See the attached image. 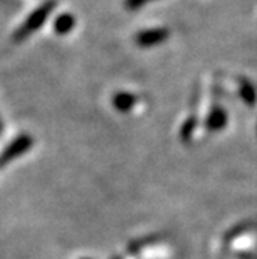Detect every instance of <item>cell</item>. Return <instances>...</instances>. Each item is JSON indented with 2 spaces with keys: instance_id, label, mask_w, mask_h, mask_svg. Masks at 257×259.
Instances as JSON below:
<instances>
[{
  "instance_id": "cell-1",
  "label": "cell",
  "mask_w": 257,
  "mask_h": 259,
  "mask_svg": "<svg viewBox=\"0 0 257 259\" xmlns=\"http://www.w3.org/2000/svg\"><path fill=\"white\" fill-rule=\"evenodd\" d=\"M56 7V2L55 0H50V2H45L43 5H40L36 11H33L30 14V17L23 22V25L16 31V40H22V39H27L31 33H34L36 30H39L43 22L48 19V16L53 13Z\"/></svg>"
},
{
  "instance_id": "cell-2",
  "label": "cell",
  "mask_w": 257,
  "mask_h": 259,
  "mask_svg": "<svg viewBox=\"0 0 257 259\" xmlns=\"http://www.w3.org/2000/svg\"><path fill=\"white\" fill-rule=\"evenodd\" d=\"M169 36V31L166 28H152V30H144L138 33L136 36V44L139 47H153L161 42H165Z\"/></svg>"
},
{
  "instance_id": "cell-3",
  "label": "cell",
  "mask_w": 257,
  "mask_h": 259,
  "mask_svg": "<svg viewBox=\"0 0 257 259\" xmlns=\"http://www.w3.org/2000/svg\"><path fill=\"white\" fill-rule=\"evenodd\" d=\"M30 146H31V138H30L28 135H22V137H19L13 145H10V146L5 149V152H4V155H2V160H0V164H4V163L13 160L14 157H17V155L23 154L25 151H28Z\"/></svg>"
},
{
  "instance_id": "cell-4",
  "label": "cell",
  "mask_w": 257,
  "mask_h": 259,
  "mask_svg": "<svg viewBox=\"0 0 257 259\" xmlns=\"http://www.w3.org/2000/svg\"><path fill=\"white\" fill-rule=\"evenodd\" d=\"M136 104V97L127 92H120L116 93L113 98V106L120 112H129L133 106Z\"/></svg>"
},
{
  "instance_id": "cell-5",
  "label": "cell",
  "mask_w": 257,
  "mask_h": 259,
  "mask_svg": "<svg viewBox=\"0 0 257 259\" xmlns=\"http://www.w3.org/2000/svg\"><path fill=\"white\" fill-rule=\"evenodd\" d=\"M75 28V17L72 14H61L55 22V30L58 34H67Z\"/></svg>"
},
{
  "instance_id": "cell-6",
  "label": "cell",
  "mask_w": 257,
  "mask_h": 259,
  "mask_svg": "<svg viewBox=\"0 0 257 259\" xmlns=\"http://www.w3.org/2000/svg\"><path fill=\"white\" fill-rule=\"evenodd\" d=\"M225 121H226V115L223 110L220 109H216L211 115H209V118H208V127H211V129H220L225 126Z\"/></svg>"
},
{
  "instance_id": "cell-7",
  "label": "cell",
  "mask_w": 257,
  "mask_h": 259,
  "mask_svg": "<svg viewBox=\"0 0 257 259\" xmlns=\"http://www.w3.org/2000/svg\"><path fill=\"white\" fill-rule=\"evenodd\" d=\"M149 2H153V0H127L126 5L130 8V10H135V8H139V7H143Z\"/></svg>"
},
{
  "instance_id": "cell-8",
  "label": "cell",
  "mask_w": 257,
  "mask_h": 259,
  "mask_svg": "<svg viewBox=\"0 0 257 259\" xmlns=\"http://www.w3.org/2000/svg\"><path fill=\"white\" fill-rule=\"evenodd\" d=\"M242 95H243V98H245L248 103H252V101H254V93H252V89H251L249 85H246V90L242 92Z\"/></svg>"
},
{
  "instance_id": "cell-9",
  "label": "cell",
  "mask_w": 257,
  "mask_h": 259,
  "mask_svg": "<svg viewBox=\"0 0 257 259\" xmlns=\"http://www.w3.org/2000/svg\"><path fill=\"white\" fill-rule=\"evenodd\" d=\"M0 127H2V126H0Z\"/></svg>"
}]
</instances>
